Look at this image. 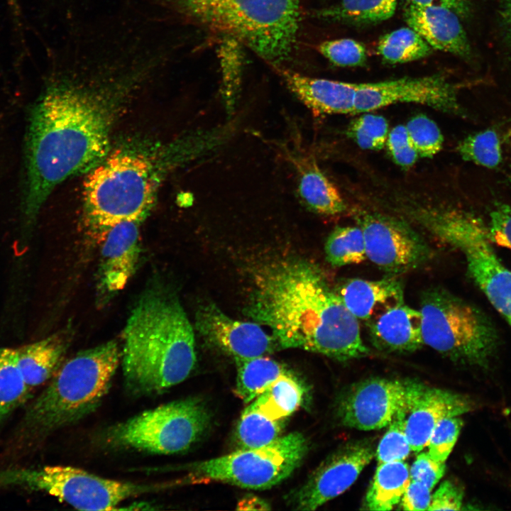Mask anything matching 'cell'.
I'll use <instances>...</instances> for the list:
<instances>
[{"mask_svg":"<svg viewBox=\"0 0 511 511\" xmlns=\"http://www.w3.org/2000/svg\"><path fill=\"white\" fill-rule=\"evenodd\" d=\"M493 243L511 251V205L497 202L490 212L488 226Z\"/></svg>","mask_w":511,"mask_h":511,"instance_id":"cell-41","label":"cell"},{"mask_svg":"<svg viewBox=\"0 0 511 511\" xmlns=\"http://www.w3.org/2000/svg\"><path fill=\"white\" fill-rule=\"evenodd\" d=\"M410 216L438 241L462 254L470 278L511 329V270L495 252L481 218L447 206H414Z\"/></svg>","mask_w":511,"mask_h":511,"instance_id":"cell-6","label":"cell"},{"mask_svg":"<svg viewBox=\"0 0 511 511\" xmlns=\"http://www.w3.org/2000/svg\"><path fill=\"white\" fill-rule=\"evenodd\" d=\"M109 108L97 93L73 84L52 87L36 104L27 148L28 224L56 185L91 170L107 155L112 121Z\"/></svg>","mask_w":511,"mask_h":511,"instance_id":"cell-2","label":"cell"},{"mask_svg":"<svg viewBox=\"0 0 511 511\" xmlns=\"http://www.w3.org/2000/svg\"><path fill=\"white\" fill-rule=\"evenodd\" d=\"M396 6L397 0H341L319 10L316 16L333 22L369 25L392 17Z\"/></svg>","mask_w":511,"mask_h":511,"instance_id":"cell-28","label":"cell"},{"mask_svg":"<svg viewBox=\"0 0 511 511\" xmlns=\"http://www.w3.org/2000/svg\"><path fill=\"white\" fill-rule=\"evenodd\" d=\"M121 350L126 386L134 395H158L184 381L197 360L193 326L178 298L150 290L127 319Z\"/></svg>","mask_w":511,"mask_h":511,"instance_id":"cell-3","label":"cell"},{"mask_svg":"<svg viewBox=\"0 0 511 511\" xmlns=\"http://www.w3.org/2000/svg\"><path fill=\"white\" fill-rule=\"evenodd\" d=\"M31 392L17 364L15 348H0V421L23 403Z\"/></svg>","mask_w":511,"mask_h":511,"instance_id":"cell-30","label":"cell"},{"mask_svg":"<svg viewBox=\"0 0 511 511\" xmlns=\"http://www.w3.org/2000/svg\"><path fill=\"white\" fill-rule=\"evenodd\" d=\"M324 251L327 261L336 267L367 259L364 236L358 225L336 227L326 241Z\"/></svg>","mask_w":511,"mask_h":511,"instance_id":"cell-32","label":"cell"},{"mask_svg":"<svg viewBox=\"0 0 511 511\" xmlns=\"http://www.w3.org/2000/svg\"><path fill=\"white\" fill-rule=\"evenodd\" d=\"M388 150L394 162L403 168L412 167L419 156L409 138L405 125H397L389 133Z\"/></svg>","mask_w":511,"mask_h":511,"instance_id":"cell-40","label":"cell"},{"mask_svg":"<svg viewBox=\"0 0 511 511\" xmlns=\"http://www.w3.org/2000/svg\"><path fill=\"white\" fill-rule=\"evenodd\" d=\"M409 138L423 158H432L442 148L444 138L437 124L428 116L419 114L405 125Z\"/></svg>","mask_w":511,"mask_h":511,"instance_id":"cell-37","label":"cell"},{"mask_svg":"<svg viewBox=\"0 0 511 511\" xmlns=\"http://www.w3.org/2000/svg\"><path fill=\"white\" fill-rule=\"evenodd\" d=\"M210 414L199 398L188 397L145 410L109 427L106 442L115 448L154 454L187 450L203 436Z\"/></svg>","mask_w":511,"mask_h":511,"instance_id":"cell-9","label":"cell"},{"mask_svg":"<svg viewBox=\"0 0 511 511\" xmlns=\"http://www.w3.org/2000/svg\"><path fill=\"white\" fill-rule=\"evenodd\" d=\"M286 155L296 170L300 196L310 209L329 216L339 214L346 210V205L341 193L313 156L296 148L286 151Z\"/></svg>","mask_w":511,"mask_h":511,"instance_id":"cell-23","label":"cell"},{"mask_svg":"<svg viewBox=\"0 0 511 511\" xmlns=\"http://www.w3.org/2000/svg\"><path fill=\"white\" fill-rule=\"evenodd\" d=\"M507 16L509 21L511 22V0H510L507 7Z\"/></svg>","mask_w":511,"mask_h":511,"instance_id":"cell-47","label":"cell"},{"mask_svg":"<svg viewBox=\"0 0 511 511\" xmlns=\"http://www.w3.org/2000/svg\"><path fill=\"white\" fill-rule=\"evenodd\" d=\"M431 490L424 483L412 480L400 500L404 510H427L431 502Z\"/></svg>","mask_w":511,"mask_h":511,"instance_id":"cell-44","label":"cell"},{"mask_svg":"<svg viewBox=\"0 0 511 511\" xmlns=\"http://www.w3.org/2000/svg\"><path fill=\"white\" fill-rule=\"evenodd\" d=\"M366 324L370 341L380 351L410 353L424 345L421 312L405 303L390 309Z\"/></svg>","mask_w":511,"mask_h":511,"instance_id":"cell-22","label":"cell"},{"mask_svg":"<svg viewBox=\"0 0 511 511\" xmlns=\"http://www.w3.org/2000/svg\"><path fill=\"white\" fill-rule=\"evenodd\" d=\"M509 180H510V182L511 183V163H510V172L509 174Z\"/></svg>","mask_w":511,"mask_h":511,"instance_id":"cell-48","label":"cell"},{"mask_svg":"<svg viewBox=\"0 0 511 511\" xmlns=\"http://www.w3.org/2000/svg\"><path fill=\"white\" fill-rule=\"evenodd\" d=\"M286 419H272L250 404L243 411L235 437L239 449H251L272 443L280 436Z\"/></svg>","mask_w":511,"mask_h":511,"instance_id":"cell-29","label":"cell"},{"mask_svg":"<svg viewBox=\"0 0 511 511\" xmlns=\"http://www.w3.org/2000/svg\"><path fill=\"white\" fill-rule=\"evenodd\" d=\"M307 450L303 434L292 432L263 446L239 449L187 465V483L215 481L243 488L268 489L288 478L300 466Z\"/></svg>","mask_w":511,"mask_h":511,"instance_id":"cell-11","label":"cell"},{"mask_svg":"<svg viewBox=\"0 0 511 511\" xmlns=\"http://www.w3.org/2000/svg\"><path fill=\"white\" fill-rule=\"evenodd\" d=\"M445 462L434 459L427 452L419 454L410 468V480L426 485L431 490L444 475Z\"/></svg>","mask_w":511,"mask_h":511,"instance_id":"cell-42","label":"cell"},{"mask_svg":"<svg viewBox=\"0 0 511 511\" xmlns=\"http://www.w3.org/2000/svg\"><path fill=\"white\" fill-rule=\"evenodd\" d=\"M170 485L116 480L69 466L0 470V487L42 491L80 510H118L126 499Z\"/></svg>","mask_w":511,"mask_h":511,"instance_id":"cell-10","label":"cell"},{"mask_svg":"<svg viewBox=\"0 0 511 511\" xmlns=\"http://www.w3.org/2000/svg\"><path fill=\"white\" fill-rule=\"evenodd\" d=\"M399 103L418 104L466 116L458 99L457 86L439 74L358 83L353 114L370 112Z\"/></svg>","mask_w":511,"mask_h":511,"instance_id":"cell-14","label":"cell"},{"mask_svg":"<svg viewBox=\"0 0 511 511\" xmlns=\"http://www.w3.org/2000/svg\"><path fill=\"white\" fill-rule=\"evenodd\" d=\"M463 421L458 417L446 418L434 429L428 444V453L436 461L445 462L458 439Z\"/></svg>","mask_w":511,"mask_h":511,"instance_id":"cell-39","label":"cell"},{"mask_svg":"<svg viewBox=\"0 0 511 511\" xmlns=\"http://www.w3.org/2000/svg\"><path fill=\"white\" fill-rule=\"evenodd\" d=\"M405 19L434 49L460 57L471 55V48L458 16L451 9L439 6H420L409 4Z\"/></svg>","mask_w":511,"mask_h":511,"instance_id":"cell-20","label":"cell"},{"mask_svg":"<svg viewBox=\"0 0 511 511\" xmlns=\"http://www.w3.org/2000/svg\"><path fill=\"white\" fill-rule=\"evenodd\" d=\"M197 23L246 45L273 65L289 57L301 19L300 0H170Z\"/></svg>","mask_w":511,"mask_h":511,"instance_id":"cell-4","label":"cell"},{"mask_svg":"<svg viewBox=\"0 0 511 511\" xmlns=\"http://www.w3.org/2000/svg\"><path fill=\"white\" fill-rule=\"evenodd\" d=\"M319 51L334 65L340 67L361 66L367 59L365 46L350 38L322 42L319 45Z\"/></svg>","mask_w":511,"mask_h":511,"instance_id":"cell-38","label":"cell"},{"mask_svg":"<svg viewBox=\"0 0 511 511\" xmlns=\"http://www.w3.org/2000/svg\"><path fill=\"white\" fill-rule=\"evenodd\" d=\"M305 393L304 386L289 371L274 380L250 405L272 419H286L302 405Z\"/></svg>","mask_w":511,"mask_h":511,"instance_id":"cell-26","label":"cell"},{"mask_svg":"<svg viewBox=\"0 0 511 511\" xmlns=\"http://www.w3.org/2000/svg\"><path fill=\"white\" fill-rule=\"evenodd\" d=\"M367 258L390 275L415 270L425 265L432 250L424 239L405 222L376 213L358 216Z\"/></svg>","mask_w":511,"mask_h":511,"instance_id":"cell-13","label":"cell"},{"mask_svg":"<svg viewBox=\"0 0 511 511\" xmlns=\"http://www.w3.org/2000/svg\"><path fill=\"white\" fill-rule=\"evenodd\" d=\"M463 500V492L457 484L444 481L432 495L427 510H459Z\"/></svg>","mask_w":511,"mask_h":511,"instance_id":"cell-43","label":"cell"},{"mask_svg":"<svg viewBox=\"0 0 511 511\" xmlns=\"http://www.w3.org/2000/svg\"><path fill=\"white\" fill-rule=\"evenodd\" d=\"M375 455L368 440L347 443L326 458L290 498L297 510H314L348 489Z\"/></svg>","mask_w":511,"mask_h":511,"instance_id":"cell-15","label":"cell"},{"mask_svg":"<svg viewBox=\"0 0 511 511\" xmlns=\"http://www.w3.org/2000/svg\"><path fill=\"white\" fill-rule=\"evenodd\" d=\"M70 335L67 329L15 348L17 364L31 391L55 373L69 347Z\"/></svg>","mask_w":511,"mask_h":511,"instance_id":"cell-24","label":"cell"},{"mask_svg":"<svg viewBox=\"0 0 511 511\" xmlns=\"http://www.w3.org/2000/svg\"><path fill=\"white\" fill-rule=\"evenodd\" d=\"M424 345L463 363L485 366L498 337L494 325L479 308L440 287L420 297Z\"/></svg>","mask_w":511,"mask_h":511,"instance_id":"cell-8","label":"cell"},{"mask_svg":"<svg viewBox=\"0 0 511 511\" xmlns=\"http://www.w3.org/2000/svg\"><path fill=\"white\" fill-rule=\"evenodd\" d=\"M410 482V468L403 461L380 463L366 494L363 508L391 510L400 502Z\"/></svg>","mask_w":511,"mask_h":511,"instance_id":"cell-25","label":"cell"},{"mask_svg":"<svg viewBox=\"0 0 511 511\" xmlns=\"http://www.w3.org/2000/svg\"><path fill=\"white\" fill-rule=\"evenodd\" d=\"M158 182L154 163L145 155L117 150L106 155L84 181L87 220L105 232L122 221L141 223L154 204Z\"/></svg>","mask_w":511,"mask_h":511,"instance_id":"cell-7","label":"cell"},{"mask_svg":"<svg viewBox=\"0 0 511 511\" xmlns=\"http://www.w3.org/2000/svg\"><path fill=\"white\" fill-rule=\"evenodd\" d=\"M409 412H400L389 424L375 450L378 463L404 461L410 455L412 450L405 432Z\"/></svg>","mask_w":511,"mask_h":511,"instance_id":"cell-36","label":"cell"},{"mask_svg":"<svg viewBox=\"0 0 511 511\" xmlns=\"http://www.w3.org/2000/svg\"><path fill=\"white\" fill-rule=\"evenodd\" d=\"M121 357L117 343L109 341L66 361L30 406L25 417L28 429L46 434L94 412L109 391Z\"/></svg>","mask_w":511,"mask_h":511,"instance_id":"cell-5","label":"cell"},{"mask_svg":"<svg viewBox=\"0 0 511 511\" xmlns=\"http://www.w3.org/2000/svg\"><path fill=\"white\" fill-rule=\"evenodd\" d=\"M426 385L417 380L375 377L357 382L339 397L337 414L343 425L375 430L389 425L402 411L410 410Z\"/></svg>","mask_w":511,"mask_h":511,"instance_id":"cell-12","label":"cell"},{"mask_svg":"<svg viewBox=\"0 0 511 511\" xmlns=\"http://www.w3.org/2000/svg\"><path fill=\"white\" fill-rule=\"evenodd\" d=\"M474 408L473 400L465 395L427 385L406 418L405 432L411 450L419 452L427 446L434 429L441 420Z\"/></svg>","mask_w":511,"mask_h":511,"instance_id":"cell-18","label":"cell"},{"mask_svg":"<svg viewBox=\"0 0 511 511\" xmlns=\"http://www.w3.org/2000/svg\"><path fill=\"white\" fill-rule=\"evenodd\" d=\"M503 139L500 133L489 128L468 135L456 146V151L466 161L493 169L502 160Z\"/></svg>","mask_w":511,"mask_h":511,"instance_id":"cell-33","label":"cell"},{"mask_svg":"<svg viewBox=\"0 0 511 511\" xmlns=\"http://www.w3.org/2000/svg\"><path fill=\"white\" fill-rule=\"evenodd\" d=\"M140 224L122 221L106 231L99 268L101 292L111 295L122 290L135 273L141 251Z\"/></svg>","mask_w":511,"mask_h":511,"instance_id":"cell-17","label":"cell"},{"mask_svg":"<svg viewBox=\"0 0 511 511\" xmlns=\"http://www.w3.org/2000/svg\"><path fill=\"white\" fill-rule=\"evenodd\" d=\"M288 89L307 108L317 114L353 113L357 84L303 75L274 65Z\"/></svg>","mask_w":511,"mask_h":511,"instance_id":"cell-19","label":"cell"},{"mask_svg":"<svg viewBox=\"0 0 511 511\" xmlns=\"http://www.w3.org/2000/svg\"><path fill=\"white\" fill-rule=\"evenodd\" d=\"M366 113L350 122L346 133L363 149L380 150L388 136V121L382 116Z\"/></svg>","mask_w":511,"mask_h":511,"instance_id":"cell-35","label":"cell"},{"mask_svg":"<svg viewBox=\"0 0 511 511\" xmlns=\"http://www.w3.org/2000/svg\"><path fill=\"white\" fill-rule=\"evenodd\" d=\"M247 313L270 329L278 347L346 361L369 353L359 321L313 264L282 259L254 275Z\"/></svg>","mask_w":511,"mask_h":511,"instance_id":"cell-1","label":"cell"},{"mask_svg":"<svg viewBox=\"0 0 511 511\" xmlns=\"http://www.w3.org/2000/svg\"><path fill=\"white\" fill-rule=\"evenodd\" d=\"M194 326L207 344L233 359L266 356L278 346L258 323L232 319L211 303L199 307Z\"/></svg>","mask_w":511,"mask_h":511,"instance_id":"cell-16","label":"cell"},{"mask_svg":"<svg viewBox=\"0 0 511 511\" xmlns=\"http://www.w3.org/2000/svg\"><path fill=\"white\" fill-rule=\"evenodd\" d=\"M220 57L222 72V97L228 114L231 115L236 104L241 75V56L238 40L223 38Z\"/></svg>","mask_w":511,"mask_h":511,"instance_id":"cell-34","label":"cell"},{"mask_svg":"<svg viewBox=\"0 0 511 511\" xmlns=\"http://www.w3.org/2000/svg\"><path fill=\"white\" fill-rule=\"evenodd\" d=\"M239 510H269L270 507L263 500L256 497L249 496L243 498L238 503Z\"/></svg>","mask_w":511,"mask_h":511,"instance_id":"cell-46","label":"cell"},{"mask_svg":"<svg viewBox=\"0 0 511 511\" xmlns=\"http://www.w3.org/2000/svg\"><path fill=\"white\" fill-rule=\"evenodd\" d=\"M236 366L235 393L244 403L260 395L274 380L289 372L267 356L234 359Z\"/></svg>","mask_w":511,"mask_h":511,"instance_id":"cell-27","label":"cell"},{"mask_svg":"<svg viewBox=\"0 0 511 511\" xmlns=\"http://www.w3.org/2000/svg\"><path fill=\"white\" fill-rule=\"evenodd\" d=\"M378 52L390 64L405 63L429 56L432 48L410 27L401 28L384 35Z\"/></svg>","mask_w":511,"mask_h":511,"instance_id":"cell-31","label":"cell"},{"mask_svg":"<svg viewBox=\"0 0 511 511\" xmlns=\"http://www.w3.org/2000/svg\"><path fill=\"white\" fill-rule=\"evenodd\" d=\"M336 291L348 311L366 324L405 303L403 285L392 277L375 280L347 279Z\"/></svg>","mask_w":511,"mask_h":511,"instance_id":"cell-21","label":"cell"},{"mask_svg":"<svg viewBox=\"0 0 511 511\" xmlns=\"http://www.w3.org/2000/svg\"><path fill=\"white\" fill-rule=\"evenodd\" d=\"M409 4L420 6H439L449 8L458 16L466 17L470 11L468 0H407Z\"/></svg>","mask_w":511,"mask_h":511,"instance_id":"cell-45","label":"cell"},{"mask_svg":"<svg viewBox=\"0 0 511 511\" xmlns=\"http://www.w3.org/2000/svg\"><path fill=\"white\" fill-rule=\"evenodd\" d=\"M510 33H511V22H510Z\"/></svg>","mask_w":511,"mask_h":511,"instance_id":"cell-49","label":"cell"}]
</instances>
